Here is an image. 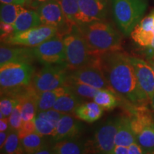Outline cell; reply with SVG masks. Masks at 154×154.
<instances>
[{
	"label": "cell",
	"instance_id": "4fadbf2b",
	"mask_svg": "<svg viewBox=\"0 0 154 154\" xmlns=\"http://www.w3.org/2000/svg\"><path fill=\"white\" fill-rule=\"evenodd\" d=\"M77 25L103 20L108 14V0H79Z\"/></svg>",
	"mask_w": 154,
	"mask_h": 154
},
{
	"label": "cell",
	"instance_id": "e575fe53",
	"mask_svg": "<svg viewBox=\"0 0 154 154\" xmlns=\"http://www.w3.org/2000/svg\"><path fill=\"white\" fill-rule=\"evenodd\" d=\"M128 150H129V154H142L146 153L141 146L138 144L137 142H135L128 146Z\"/></svg>",
	"mask_w": 154,
	"mask_h": 154
},
{
	"label": "cell",
	"instance_id": "603a6c76",
	"mask_svg": "<svg viewBox=\"0 0 154 154\" xmlns=\"http://www.w3.org/2000/svg\"><path fill=\"white\" fill-rule=\"evenodd\" d=\"M93 100L103 111L113 110L121 101L118 95L111 89H99Z\"/></svg>",
	"mask_w": 154,
	"mask_h": 154
},
{
	"label": "cell",
	"instance_id": "30bf717a",
	"mask_svg": "<svg viewBox=\"0 0 154 154\" xmlns=\"http://www.w3.org/2000/svg\"><path fill=\"white\" fill-rule=\"evenodd\" d=\"M57 28L42 24L24 32L14 33L2 42H4L7 45H20L34 47L53 37L57 34Z\"/></svg>",
	"mask_w": 154,
	"mask_h": 154
},
{
	"label": "cell",
	"instance_id": "ab89813d",
	"mask_svg": "<svg viewBox=\"0 0 154 154\" xmlns=\"http://www.w3.org/2000/svg\"><path fill=\"white\" fill-rule=\"evenodd\" d=\"M46 1H48V0H34L33 2L30 5L32 6V7H34V8H37L38 5H40L42 3H43ZM59 1H60V0H59Z\"/></svg>",
	"mask_w": 154,
	"mask_h": 154
},
{
	"label": "cell",
	"instance_id": "d4e9b609",
	"mask_svg": "<svg viewBox=\"0 0 154 154\" xmlns=\"http://www.w3.org/2000/svg\"><path fill=\"white\" fill-rule=\"evenodd\" d=\"M64 86H67L71 91L82 99H94L99 89L74 81L67 79Z\"/></svg>",
	"mask_w": 154,
	"mask_h": 154
},
{
	"label": "cell",
	"instance_id": "f1b7e54d",
	"mask_svg": "<svg viewBox=\"0 0 154 154\" xmlns=\"http://www.w3.org/2000/svg\"><path fill=\"white\" fill-rule=\"evenodd\" d=\"M36 126V131L43 136H53L57 129V124L49 119L36 114L34 119Z\"/></svg>",
	"mask_w": 154,
	"mask_h": 154
},
{
	"label": "cell",
	"instance_id": "60d3db41",
	"mask_svg": "<svg viewBox=\"0 0 154 154\" xmlns=\"http://www.w3.org/2000/svg\"><path fill=\"white\" fill-rule=\"evenodd\" d=\"M150 106H151V109L152 112H153L154 114V94L151 100V102H150Z\"/></svg>",
	"mask_w": 154,
	"mask_h": 154
},
{
	"label": "cell",
	"instance_id": "484cf974",
	"mask_svg": "<svg viewBox=\"0 0 154 154\" xmlns=\"http://www.w3.org/2000/svg\"><path fill=\"white\" fill-rule=\"evenodd\" d=\"M21 143L24 153L29 154L36 153V151L46 146L44 136L37 132L25 136L21 140Z\"/></svg>",
	"mask_w": 154,
	"mask_h": 154
},
{
	"label": "cell",
	"instance_id": "44dd1931",
	"mask_svg": "<svg viewBox=\"0 0 154 154\" xmlns=\"http://www.w3.org/2000/svg\"><path fill=\"white\" fill-rule=\"evenodd\" d=\"M70 91L66 86L38 94L37 113L52 109L58 98Z\"/></svg>",
	"mask_w": 154,
	"mask_h": 154
},
{
	"label": "cell",
	"instance_id": "ffe728a7",
	"mask_svg": "<svg viewBox=\"0 0 154 154\" xmlns=\"http://www.w3.org/2000/svg\"><path fill=\"white\" fill-rule=\"evenodd\" d=\"M83 99L71 91L58 98L52 109L63 114H74V111L81 103Z\"/></svg>",
	"mask_w": 154,
	"mask_h": 154
},
{
	"label": "cell",
	"instance_id": "7402d4cb",
	"mask_svg": "<svg viewBox=\"0 0 154 154\" xmlns=\"http://www.w3.org/2000/svg\"><path fill=\"white\" fill-rule=\"evenodd\" d=\"M53 153L55 154H81L86 153L84 143L76 139L62 140L56 142L51 146Z\"/></svg>",
	"mask_w": 154,
	"mask_h": 154
},
{
	"label": "cell",
	"instance_id": "277c9868",
	"mask_svg": "<svg viewBox=\"0 0 154 154\" xmlns=\"http://www.w3.org/2000/svg\"><path fill=\"white\" fill-rule=\"evenodd\" d=\"M66 56V66L74 70L86 66H97L98 55L90 51L87 44L76 25L70 34L63 37Z\"/></svg>",
	"mask_w": 154,
	"mask_h": 154
},
{
	"label": "cell",
	"instance_id": "4316f807",
	"mask_svg": "<svg viewBox=\"0 0 154 154\" xmlns=\"http://www.w3.org/2000/svg\"><path fill=\"white\" fill-rule=\"evenodd\" d=\"M1 153L22 154L24 153L20 138H19L18 131L9 130L8 136L5 145L1 149Z\"/></svg>",
	"mask_w": 154,
	"mask_h": 154
},
{
	"label": "cell",
	"instance_id": "ba28073f",
	"mask_svg": "<svg viewBox=\"0 0 154 154\" xmlns=\"http://www.w3.org/2000/svg\"><path fill=\"white\" fill-rule=\"evenodd\" d=\"M69 69L65 64H47L33 77L32 86L36 93L50 91L64 86Z\"/></svg>",
	"mask_w": 154,
	"mask_h": 154
},
{
	"label": "cell",
	"instance_id": "6da1fadb",
	"mask_svg": "<svg viewBox=\"0 0 154 154\" xmlns=\"http://www.w3.org/2000/svg\"><path fill=\"white\" fill-rule=\"evenodd\" d=\"M97 66L106 80L128 109L148 106L138 88L130 56L123 50L109 51L98 55Z\"/></svg>",
	"mask_w": 154,
	"mask_h": 154
},
{
	"label": "cell",
	"instance_id": "f546056e",
	"mask_svg": "<svg viewBox=\"0 0 154 154\" xmlns=\"http://www.w3.org/2000/svg\"><path fill=\"white\" fill-rule=\"evenodd\" d=\"M59 2L68 20L73 24L77 25L76 19L79 11V0H60Z\"/></svg>",
	"mask_w": 154,
	"mask_h": 154
},
{
	"label": "cell",
	"instance_id": "ac0fdd59",
	"mask_svg": "<svg viewBox=\"0 0 154 154\" xmlns=\"http://www.w3.org/2000/svg\"><path fill=\"white\" fill-rule=\"evenodd\" d=\"M103 111V109L96 102H86L76 108L74 115L81 121L93 123L101 118Z\"/></svg>",
	"mask_w": 154,
	"mask_h": 154
},
{
	"label": "cell",
	"instance_id": "b9f144b4",
	"mask_svg": "<svg viewBox=\"0 0 154 154\" xmlns=\"http://www.w3.org/2000/svg\"><path fill=\"white\" fill-rule=\"evenodd\" d=\"M148 61L149 64L151 65V66L152 67V69H153L154 72V60H150V61Z\"/></svg>",
	"mask_w": 154,
	"mask_h": 154
},
{
	"label": "cell",
	"instance_id": "52a82bcc",
	"mask_svg": "<svg viewBox=\"0 0 154 154\" xmlns=\"http://www.w3.org/2000/svg\"><path fill=\"white\" fill-rule=\"evenodd\" d=\"M119 116L109 119L97 130L85 145L86 153L111 154L114 149L116 135L118 131Z\"/></svg>",
	"mask_w": 154,
	"mask_h": 154
},
{
	"label": "cell",
	"instance_id": "cb8c5ba5",
	"mask_svg": "<svg viewBox=\"0 0 154 154\" xmlns=\"http://www.w3.org/2000/svg\"><path fill=\"white\" fill-rule=\"evenodd\" d=\"M136 142L146 153H154V123L145 126L140 131L136 136Z\"/></svg>",
	"mask_w": 154,
	"mask_h": 154
},
{
	"label": "cell",
	"instance_id": "8d00e7d4",
	"mask_svg": "<svg viewBox=\"0 0 154 154\" xmlns=\"http://www.w3.org/2000/svg\"><path fill=\"white\" fill-rule=\"evenodd\" d=\"M9 130V118H2L0 120V131H7Z\"/></svg>",
	"mask_w": 154,
	"mask_h": 154
},
{
	"label": "cell",
	"instance_id": "2e32d148",
	"mask_svg": "<svg viewBox=\"0 0 154 154\" xmlns=\"http://www.w3.org/2000/svg\"><path fill=\"white\" fill-rule=\"evenodd\" d=\"M135 142H136V137L132 129L129 114L119 116V128L116 135L115 144L128 146Z\"/></svg>",
	"mask_w": 154,
	"mask_h": 154
},
{
	"label": "cell",
	"instance_id": "7c38bea8",
	"mask_svg": "<svg viewBox=\"0 0 154 154\" xmlns=\"http://www.w3.org/2000/svg\"><path fill=\"white\" fill-rule=\"evenodd\" d=\"M67 79L87 84L98 89H111L101 71L96 66H86L69 70Z\"/></svg>",
	"mask_w": 154,
	"mask_h": 154
},
{
	"label": "cell",
	"instance_id": "1f68e13d",
	"mask_svg": "<svg viewBox=\"0 0 154 154\" xmlns=\"http://www.w3.org/2000/svg\"><path fill=\"white\" fill-rule=\"evenodd\" d=\"M21 110H22V102L20 101L18 104L14 108L9 117V130L10 131H18L22 126L23 121Z\"/></svg>",
	"mask_w": 154,
	"mask_h": 154
},
{
	"label": "cell",
	"instance_id": "d590c367",
	"mask_svg": "<svg viewBox=\"0 0 154 154\" xmlns=\"http://www.w3.org/2000/svg\"><path fill=\"white\" fill-rule=\"evenodd\" d=\"M111 154H129L128 146L116 145Z\"/></svg>",
	"mask_w": 154,
	"mask_h": 154
},
{
	"label": "cell",
	"instance_id": "5bb4252c",
	"mask_svg": "<svg viewBox=\"0 0 154 154\" xmlns=\"http://www.w3.org/2000/svg\"><path fill=\"white\" fill-rule=\"evenodd\" d=\"M79 120L72 114H63L58 122L54 135L51 136V141L54 143L62 140L76 139L82 130Z\"/></svg>",
	"mask_w": 154,
	"mask_h": 154
},
{
	"label": "cell",
	"instance_id": "5b68a950",
	"mask_svg": "<svg viewBox=\"0 0 154 154\" xmlns=\"http://www.w3.org/2000/svg\"><path fill=\"white\" fill-rule=\"evenodd\" d=\"M111 5L116 24L125 36L131 35L148 7L146 0H111Z\"/></svg>",
	"mask_w": 154,
	"mask_h": 154
},
{
	"label": "cell",
	"instance_id": "d6986e66",
	"mask_svg": "<svg viewBox=\"0 0 154 154\" xmlns=\"http://www.w3.org/2000/svg\"><path fill=\"white\" fill-rule=\"evenodd\" d=\"M38 94L32 87L21 99L22 102V118L23 123L34 120L37 113Z\"/></svg>",
	"mask_w": 154,
	"mask_h": 154
},
{
	"label": "cell",
	"instance_id": "9c48e42d",
	"mask_svg": "<svg viewBox=\"0 0 154 154\" xmlns=\"http://www.w3.org/2000/svg\"><path fill=\"white\" fill-rule=\"evenodd\" d=\"M36 59L42 64L66 65V56L63 37L56 34L39 45L33 47Z\"/></svg>",
	"mask_w": 154,
	"mask_h": 154
},
{
	"label": "cell",
	"instance_id": "d6a6232c",
	"mask_svg": "<svg viewBox=\"0 0 154 154\" xmlns=\"http://www.w3.org/2000/svg\"><path fill=\"white\" fill-rule=\"evenodd\" d=\"M35 132H36L35 123L34 120H32L22 123V126L18 131V136L20 140H22L25 136Z\"/></svg>",
	"mask_w": 154,
	"mask_h": 154
},
{
	"label": "cell",
	"instance_id": "7bdbcfd3",
	"mask_svg": "<svg viewBox=\"0 0 154 154\" xmlns=\"http://www.w3.org/2000/svg\"><path fill=\"white\" fill-rule=\"evenodd\" d=\"M26 1V4H27V5H31L32 2H33L34 0H25Z\"/></svg>",
	"mask_w": 154,
	"mask_h": 154
},
{
	"label": "cell",
	"instance_id": "7a4b0ae2",
	"mask_svg": "<svg viewBox=\"0 0 154 154\" xmlns=\"http://www.w3.org/2000/svg\"><path fill=\"white\" fill-rule=\"evenodd\" d=\"M77 26L94 54L123 50L122 33L119 32L111 22L103 19Z\"/></svg>",
	"mask_w": 154,
	"mask_h": 154
},
{
	"label": "cell",
	"instance_id": "3957f363",
	"mask_svg": "<svg viewBox=\"0 0 154 154\" xmlns=\"http://www.w3.org/2000/svg\"><path fill=\"white\" fill-rule=\"evenodd\" d=\"M34 74L29 63L9 62L0 66L1 96L22 99L32 87Z\"/></svg>",
	"mask_w": 154,
	"mask_h": 154
},
{
	"label": "cell",
	"instance_id": "e0dca14e",
	"mask_svg": "<svg viewBox=\"0 0 154 154\" xmlns=\"http://www.w3.org/2000/svg\"><path fill=\"white\" fill-rule=\"evenodd\" d=\"M42 21L38 12L24 9L17 17L13 26L14 33L24 32L30 29L42 25Z\"/></svg>",
	"mask_w": 154,
	"mask_h": 154
},
{
	"label": "cell",
	"instance_id": "9a60e30c",
	"mask_svg": "<svg viewBox=\"0 0 154 154\" xmlns=\"http://www.w3.org/2000/svg\"><path fill=\"white\" fill-rule=\"evenodd\" d=\"M33 47L20 45L2 46L0 48V66L9 62L32 63L35 59Z\"/></svg>",
	"mask_w": 154,
	"mask_h": 154
},
{
	"label": "cell",
	"instance_id": "836d02e7",
	"mask_svg": "<svg viewBox=\"0 0 154 154\" xmlns=\"http://www.w3.org/2000/svg\"><path fill=\"white\" fill-rule=\"evenodd\" d=\"M0 30H1V41H3L9 36L14 33V26L12 24H7L2 22H1L0 24Z\"/></svg>",
	"mask_w": 154,
	"mask_h": 154
},
{
	"label": "cell",
	"instance_id": "f35d334b",
	"mask_svg": "<svg viewBox=\"0 0 154 154\" xmlns=\"http://www.w3.org/2000/svg\"><path fill=\"white\" fill-rule=\"evenodd\" d=\"M1 3L3 4H14V5H19L24 6L26 5L25 0H0Z\"/></svg>",
	"mask_w": 154,
	"mask_h": 154
},
{
	"label": "cell",
	"instance_id": "74e56055",
	"mask_svg": "<svg viewBox=\"0 0 154 154\" xmlns=\"http://www.w3.org/2000/svg\"><path fill=\"white\" fill-rule=\"evenodd\" d=\"M9 131H1L0 133V149H2L4 145H5L6 140L7 138V134H9Z\"/></svg>",
	"mask_w": 154,
	"mask_h": 154
},
{
	"label": "cell",
	"instance_id": "8fae6325",
	"mask_svg": "<svg viewBox=\"0 0 154 154\" xmlns=\"http://www.w3.org/2000/svg\"><path fill=\"white\" fill-rule=\"evenodd\" d=\"M130 60L134 67L138 88L147 105L154 94V72L148 61L140 58L131 57Z\"/></svg>",
	"mask_w": 154,
	"mask_h": 154
},
{
	"label": "cell",
	"instance_id": "4dcf8cb0",
	"mask_svg": "<svg viewBox=\"0 0 154 154\" xmlns=\"http://www.w3.org/2000/svg\"><path fill=\"white\" fill-rule=\"evenodd\" d=\"M21 99L11 96H1L0 101V119L9 118L14 108L20 102Z\"/></svg>",
	"mask_w": 154,
	"mask_h": 154
},
{
	"label": "cell",
	"instance_id": "8992f818",
	"mask_svg": "<svg viewBox=\"0 0 154 154\" xmlns=\"http://www.w3.org/2000/svg\"><path fill=\"white\" fill-rule=\"evenodd\" d=\"M36 9L42 24L57 28V35L61 37L70 34L76 26L66 18L59 0H48L38 5Z\"/></svg>",
	"mask_w": 154,
	"mask_h": 154
},
{
	"label": "cell",
	"instance_id": "83f0119b",
	"mask_svg": "<svg viewBox=\"0 0 154 154\" xmlns=\"http://www.w3.org/2000/svg\"><path fill=\"white\" fill-rule=\"evenodd\" d=\"M24 9L22 5L1 3V22L13 25L18 15Z\"/></svg>",
	"mask_w": 154,
	"mask_h": 154
}]
</instances>
